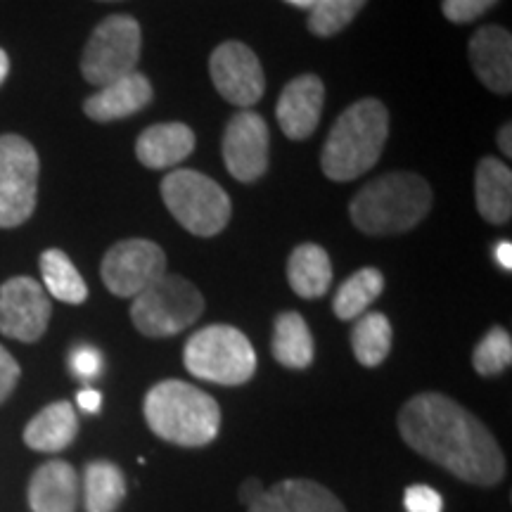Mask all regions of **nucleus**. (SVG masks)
Segmentation results:
<instances>
[{"instance_id":"f257e3e1","label":"nucleus","mask_w":512,"mask_h":512,"mask_svg":"<svg viewBox=\"0 0 512 512\" xmlns=\"http://www.w3.org/2000/svg\"><path fill=\"white\" fill-rule=\"evenodd\" d=\"M399 432L422 458L467 484L494 486L505 475V458L494 434L444 394L413 396L399 413Z\"/></svg>"},{"instance_id":"f03ea898","label":"nucleus","mask_w":512,"mask_h":512,"mask_svg":"<svg viewBox=\"0 0 512 512\" xmlns=\"http://www.w3.org/2000/svg\"><path fill=\"white\" fill-rule=\"evenodd\" d=\"M389 138V112L380 100L366 98L347 107L325 140L320 166L335 183H349L368 174L382 157Z\"/></svg>"},{"instance_id":"7ed1b4c3","label":"nucleus","mask_w":512,"mask_h":512,"mask_svg":"<svg viewBox=\"0 0 512 512\" xmlns=\"http://www.w3.org/2000/svg\"><path fill=\"white\" fill-rule=\"evenodd\" d=\"M430 209V183L418 174L394 171L358 190L349 204V216L361 233L380 238L408 233L430 214Z\"/></svg>"},{"instance_id":"20e7f679","label":"nucleus","mask_w":512,"mask_h":512,"mask_svg":"<svg viewBox=\"0 0 512 512\" xmlns=\"http://www.w3.org/2000/svg\"><path fill=\"white\" fill-rule=\"evenodd\" d=\"M143 413L159 439L185 448L207 446L221 430V408L214 396L181 380L155 384L145 396Z\"/></svg>"},{"instance_id":"39448f33","label":"nucleus","mask_w":512,"mask_h":512,"mask_svg":"<svg viewBox=\"0 0 512 512\" xmlns=\"http://www.w3.org/2000/svg\"><path fill=\"white\" fill-rule=\"evenodd\" d=\"M183 363L200 380L238 387L256 373V351L245 332L233 325H207L188 339Z\"/></svg>"},{"instance_id":"423d86ee","label":"nucleus","mask_w":512,"mask_h":512,"mask_svg":"<svg viewBox=\"0 0 512 512\" xmlns=\"http://www.w3.org/2000/svg\"><path fill=\"white\" fill-rule=\"evenodd\" d=\"M159 190L171 216L197 238H214L228 226L233 214L228 192L200 171H171Z\"/></svg>"},{"instance_id":"0eeeda50","label":"nucleus","mask_w":512,"mask_h":512,"mask_svg":"<svg viewBox=\"0 0 512 512\" xmlns=\"http://www.w3.org/2000/svg\"><path fill=\"white\" fill-rule=\"evenodd\" d=\"M204 313V297L181 275H162L133 299L131 320L145 337H174Z\"/></svg>"},{"instance_id":"6e6552de","label":"nucleus","mask_w":512,"mask_h":512,"mask_svg":"<svg viewBox=\"0 0 512 512\" xmlns=\"http://www.w3.org/2000/svg\"><path fill=\"white\" fill-rule=\"evenodd\" d=\"M140 50H143V31H140L138 19L128 15L107 17L95 27L83 50V79L98 88L124 79L136 72Z\"/></svg>"},{"instance_id":"1a4fd4ad","label":"nucleus","mask_w":512,"mask_h":512,"mask_svg":"<svg viewBox=\"0 0 512 512\" xmlns=\"http://www.w3.org/2000/svg\"><path fill=\"white\" fill-rule=\"evenodd\" d=\"M36 147L27 138L0 136V228H17L31 219L38 195Z\"/></svg>"},{"instance_id":"9d476101","label":"nucleus","mask_w":512,"mask_h":512,"mask_svg":"<svg viewBox=\"0 0 512 512\" xmlns=\"http://www.w3.org/2000/svg\"><path fill=\"white\" fill-rule=\"evenodd\" d=\"M166 273L164 249L152 240H121L105 254L100 266L102 283L114 297L136 299L145 287Z\"/></svg>"},{"instance_id":"9b49d317","label":"nucleus","mask_w":512,"mask_h":512,"mask_svg":"<svg viewBox=\"0 0 512 512\" xmlns=\"http://www.w3.org/2000/svg\"><path fill=\"white\" fill-rule=\"evenodd\" d=\"M50 316L53 304L38 280L17 275L0 285V335L34 344L46 335Z\"/></svg>"},{"instance_id":"f8f14e48","label":"nucleus","mask_w":512,"mask_h":512,"mask_svg":"<svg viewBox=\"0 0 512 512\" xmlns=\"http://www.w3.org/2000/svg\"><path fill=\"white\" fill-rule=\"evenodd\" d=\"M216 91L235 107H252L264 98L266 76L256 53L240 41H226L209 57Z\"/></svg>"},{"instance_id":"ddd939ff","label":"nucleus","mask_w":512,"mask_h":512,"mask_svg":"<svg viewBox=\"0 0 512 512\" xmlns=\"http://www.w3.org/2000/svg\"><path fill=\"white\" fill-rule=\"evenodd\" d=\"M271 133L266 121L252 110H242L228 121L223 133V162L240 183H254L266 174Z\"/></svg>"},{"instance_id":"4468645a","label":"nucleus","mask_w":512,"mask_h":512,"mask_svg":"<svg viewBox=\"0 0 512 512\" xmlns=\"http://www.w3.org/2000/svg\"><path fill=\"white\" fill-rule=\"evenodd\" d=\"M325 86L316 74H302L292 79L280 93L275 117L290 140H306L318 128L323 114Z\"/></svg>"},{"instance_id":"2eb2a0df","label":"nucleus","mask_w":512,"mask_h":512,"mask_svg":"<svg viewBox=\"0 0 512 512\" xmlns=\"http://www.w3.org/2000/svg\"><path fill=\"white\" fill-rule=\"evenodd\" d=\"M470 62L489 91L498 95L512 91V36L508 29L496 24L477 29L470 38Z\"/></svg>"},{"instance_id":"dca6fc26","label":"nucleus","mask_w":512,"mask_h":512,"mask_svg":"<svg viewBox=\"0 0 512 512\" xmlns=\"http://www.w3.org/2000/svg\"><path fill=\"white\" fill-rule=\"evenodd\" d=\"M152 98H155V91H152L150 79L145 74L133 72L93 93L83 102V112L88 119L107 124V121L133 117V114L145 110Z\"/></svg>"},{"instance_id":"f3484780","label":"nucleus","mask_w":512,"mask_h":512,"mask_svg":"<svg viewBox=\"0 0 512 512\" xmlns=\"http://www.w3.org/2000/svg\"><path fill=\"white\" fill-rule=\"evenodd\" d=\"M79 496V472L64 460H48L31 475L27 501L34 512H76Z\"/></svg>"},{"instance_id":"a211bd4d","label":"nucleus","mask_w":512,"mask_h":512,"mask_svg":"<svg viewBox=\"0 0 512 512\" xmlns=\"http://www.w3.org/2000/svg\"><path fill=\"white\" fill-rule=\"evenodd\" d=\"M247 512H347L342 501L311 479H285L256 501Z\"/></svg>"},{"instance_id":"6ab92c4d","label":"nucleus","mask_w":512,"mask_h":512,"mask_svg":"<svg viewBox=\"0 0 512 512\" xmlns=\"http://www.w3.org/2000/svg\"><path fill=\"white\" fill-rule=\"evenodd\" d=\"M195 150V133L181 121L155 124L138 136L136 157L147 169H171L185 162Z\"/></svg>"},{"instance_id":"aec40b11","label":"nucleus","mask_w":512,"mask_h":512,"mask_svg":"<svg viewBox=\"0 0 512 512\" xmlns=\"http://www.w3.org/2000/svg\"><path fill=\"white\" fill-rule=\"evenodd\" d=\"M477 211L484 221L503 226L512 216V171L496 157L479 159L475 174Z\"/></svg>"},{"instance_id":"412c9836","label":"nucleus","mask_w":512,"mask_h":512,"mask_svg":"<svg viewBox=\"0 0 512 512\" xmlns=\"http://www.w3.org/2000/svg\"><path fill=\"white\" fill-rule=\"evenodd\" d=\"M79 432V418L69 401H55L36 413L24 427V444L41 453H57L67 448Z\"/></svg>"},{"instance_id":"4be33fe9","label":"nucleus","mask_w":512,"mask_h":512,"mask_svg":"<svg viewBox=\"0 0 512 512\" xmlns=\"http://www.w3.org/2000/svg\"><path fill=\"white\" fill-rule=\"evenodd\" d=\"M287 283H290L292 292L302 299L325 297L332 285L330 254L313 242L294 247L290 259H287Z\"/></svg>"},{"instance_id":"5701e85b","label":"nucleus","mask_w":512,"mask_h":512,"mask_svg":"<svg viewBox=\"0 0 512 512\" xmlns=\"http://www.w3.org/2000/svg\"><path fill=\"white\" fill-rule=\"evenodd\" d=\"M316 344L302 313L285 311L273 325V356L280 366L304 370L313 363Z\"/></svg>"},{"instance_id":"b1692460","label":"nucleus","mask_w":512,"mask_h":512,"mask_svg":"<svg viewBox=\"0 0 512 512\" xmlns=\"http://www.w3.org/2000/svg\"><path fill=\"white\" fill-rule=\"evenodd\" d=\"M126 498L124 472L110 460H93L83 470L86 512H114Z\"/></svg>"},{"instance_id":"393cba45","label":"nucleus","mask_w":512,"mask_h":512,"mask_svg":"<svg viewBox=\"0 0 512 512\" xmlns=\"http://www.w3.org/2000/svg\"><path fill=\"white\" fill-rule=\"evenodd\" d=\"M41 275L43 285L50 297L60 299L64 304H83L88 299V287L86 280L81 278V273L76 271L67 254L62 249H46L41 254Z\"/></svg>"},{"instance_id":"a878e982","label":"nucleus","mask_w":512,"mask_h":512,"mask_svg":"<svg viewBox=\"0 0 512 512\" xmlns=\"http://www.w3.org/2000/svg\"><path fill=\"white\" fill-rule=\"evenodd\" d=\"M351 349H354V356L361 366H380L392 351V323H389V318L377 311L363 313L351 330Z\"/></svg>"},{"instance_id":"bb28decb","label":"nucleus","mask_w":512,"mask_h":512,"mask_svg":"<svg viewBox=\"0 0 512 512\" xmlns=\"http://www.w3.org/2000/svg\"><path fill=\"white\" fill-rule=\"evenodd\" d=\"M384 290V275L377 268H361L339 285L332 311L339 320H356Z\"/></svg>"},{"instance_id":"cd10ccee","label":"nucleus","mask_w":512,"mask_h":512,"mask_svg":"<svg viewBox=\"0 0 512 512\" xmlns=\"http://www.w3.org/2000/svg\"><path fill=\"white\" fill-rule=\"evenodd\" d=\"M366 3L368 0H320L309 10V31L320 38L337 36L354 22Z\"/></svg>"},{"instance_id":"c85d7f7f","label":"nucleus","mask_w":512,"mask_h":512,"mask_svg":"<svg viewBox=\"0 0 512 512\" xmlns=\"http://www.w3.org/2000/svg\"><path fill=\"white\" fill-rule=\"evenodd\" d=\"M512 363V339L510 332L503 328H491L479 339L472 354V366L482 377H491L508 370Z\"/></svg>"},{"instance_id":"c756f323","label":"nucleus","mask_w":512,"mask_h":512,"mask_svg":"<svg viewBox=\"0 0 512 512\" xmlns=\"http://www.w3.org/2000/svg\"><path fill=\"white\" fill-rule=\"evenodd\" d=\"M498 0H444L441 3V12L448 22L453 24H470L491 10Z\"/></svg>"},{"instance_id":"7c9ffc66","label":"nucleus","mask_w":512,"mask_h":512,"mask_svg":"<svg viewBox=\"0 0 512 512\" xmlns=\"http://www.w3.org/2000/svg\"><path fill=\"white\" fill-rule=\"evenodd\" d=\"M403 505L408 512H441L444 510V501H441L439 491H434L427 484L408 486L403 494Z\"/></svg>"},{"instance_id":"2f4dec72","label":"nucleus","mask_w":512,"mask_h":512,"mask_svg":"<svg viewBox=\"0 0 512 512\" xmlns=\"http://www.w3.org/2000/svg\"><path fill=\"white\" fill-rule=\"evenodd\" d=\"M69 368L81 380H93L102 370V356L98 349L93 347H76L69 356Z\"/></svg>"},{"instance_id":"473e14b6","label":"nucleus","mask_w":512,"mask_h":512,"mask_svg":"<svg viewBox=\"0 0 512 512\" xmlns=\"http://www.w3.org/2000/svg\"><path fill=\"white\" fill-rule=\"evenodd\" d=\"M19 375H22L19 363L12 358L10 351L0 344V403L8 401L10 394L15 392Z\"/></svg>"},{"instance_id":"72a5a7b5","label":"nucleus","mask_w":512,"mask_h":512,"mask_svg":"<svg viewBox=\"0 0 512 512\" xmlns=\"http://www.w3.org/2000/svg\"><path fill=\"white\" fill-rule=\"evenodd\" d=\"M264 491L266 486L261 484V479H247V482L240 486V503L247 505V508H252V505L264 496Z\"/></svg>"},{"instance_id":"f704fd0d","label":"nucleus","mask_w":512,"mask_h":512,"mask_svg":"<svg viewBox=\"0 0 512 512\" xmlns=\"http://www.w3.org/2000/svg\"><path fill=\"white\" fill-rule=\"evenodd\" d=\"M76 403L81 406V411L98 413L102 406V394L98 392V389H81V392L76 394Z\"/></svg>"},{"instance_id":"c9c22d12","label":"nucleus","mask_w":512,"mask_h":512,"mask_svg":"<svg viewBox=\"0 0 512 512\" xmlns=\"http://www.w3.org/2000/svg\"><path fill=\"white\" fill-rule=\"evenodd\" d=\"M496 261L505 271H512V242L503 240L496 245Z\"/></svg>"},{"instance_id":"e433bc0d","label":"nucleus","mask_w":512,"mask_h":512,"mask_svg":"<svg viewBox=\"0 0 512 512\" xmlns=\"http://www.w3.org/2000/svg\"><path fill=\"white\" fill-rule=\"evenodd\" d=\"M498 147H501V152L505 157H512V126L510 124H503L501 131H498Z\"/></svg>"},{"instance_id":"4c0bfd02","label":"nucleus","mask_w":512,"mask_h":512,"mask_svg":"<svg viewBox=\"0 0 512 512\" xmlns=\"http://www.w3.org/2000/svg\"><path fill=\"white\" fill-rule=\"evenodd\" d=\"M8 74H10V57L3 48H0V86H3L5 79H8Z\"/></svg>"},{"instance_id":"58836bf2","label":"nucleus","mask_w":512,"mask_h":512,"mask_svg":"<svg viewBox=\"0 0 512 512\" xmlns=\"http://www.w3.org/2000/svg\"><path fill=\"white\" fill-rule=\"evenodd\" d=\"M285 3L294 5V8H302V10H311L313 5H318L320 0H285Z\"/></svg>"},{"instance_id":"ea45409f","label":"nucleus","mask_w":512,"mask_h":512,"mask_svg":"<svg viewBox=\"0 0 512 512\" xmlns=\"http://www.w3.org/2000/svg\"><path fill=\"white\" fill-rule=\"evenodd\" d=\"M107 3H110V0H107Z\"/></svg>"}]
</instances>
